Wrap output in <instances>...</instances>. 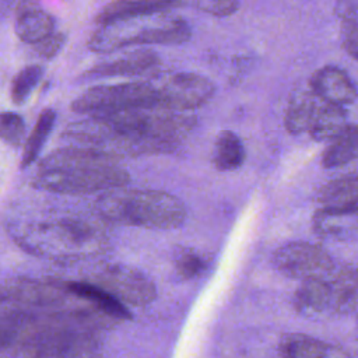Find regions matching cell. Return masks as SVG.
Instances as JSON below:
<instances>
[{
  "label": "cell",
  "mask_w": 358,
  "mask_h": 358,
  "mask_svg": "<svg viewBox=\"0 0 358 358\" xmlns=\"http://www.w3.org/2000/svg\"><path fill=\"white\" fill-rule=\"evenodd\" d=\"M194 123L196 117L186 113L136 109L73 123L64 137L115 157L116 152H159L179 144Z\"/></svg>",
  "instance_id": "cell-1"
},
{
  "label": "cell",
  "mask_w": 358,
  "mask_h": 358,
  "mask_svg": "<svg viewBox=\"0 0 358 358\" xmlns=\"http://www.w3.org/2000/svg\"><path fill=\"white\" fill-rule=\"evenodd\" d=\"M96 208L109 221L148 229L178 228L186 220L182 201L159 190L113 189L98 199Z\"/></svg>",
  "instance_id": "cell-2"
},
{
  "label": "cell",
  "mask_w": 358,
  "mask_h": 358,
  "mask_svg": "<svg viewBox=\"0 0 358 358\" xmlns=\"http://www.w3.org/2000/svg\"><path fill=\"white\" fill-rule=\"evenodd\" d=\"M190 38L186 21L171 15H143L103 25L94 32L88 46L95 52H112L127 45H176Z\"/></svg>",
  "instance_id": "cell-3"
},
{
  "label": "cell",
  "mask_w": 358,
  "mask_h": 358,
  "mask_svg": "<svg viewBox=\"0 0 358 358\" xmlns=\"http://www.w3.org/2000/svg\"><path fill=\"white\" fill-rule=\"evenodd\" d=\"M157 103L155 83L129 81L92 87L71 102V109L77 113L106 116L136 109H157Z\"/></svg>",
  "instance_id": "cell-4"
},
{
  "label": "cell",
  "mask_w": 358,
  "mask_h": 358,
  "mask_svg": "<svg viewBox=\"0 0 358 358\" xmlns=\"http://www.w3.org/2000/svg\"><path fill=\"white\" fill-rule=\"evenodd\" d=\"M130 175L123 168L112 165H88L57 171H41L32 180V186L56 193L83 194L98 190L109 192L124 187Z\"/></svg>",
  "instance_id": "cell-5"
},
{
  "label": "cell",
  "mask_w": 358,
  "mask_h": 358,
  "mask_svg": "<svg viewBox=\"0 0 358 358\" xmlns=\"http://www.w3.org/2000/svg\"><path fill=\"white\" fill-rule=\"evenodd\" d=\"M274 267L284 275L301 281L329 278L334 270L331 256L309 242H289L273 255Z\"/></svg>",
  "instance_id": "cell-6"
},
{
  "label": "cell",
  "mask_w": 358,
  "mask_h": 358,
  "mask_svg": "<svg viewBox=\"0 0 358 358\" xmlns=\"http://www.w3.org/2000/svg\"><path fill=\"white\" fill-rule=\"evenodd\" d=\"M158 94L157 109L178 112L193 110L207 103L215 92L214 84L196 73H175L155 84Z\"/></svg>",
  "instance_id": "cell-7"
},
{
  "label": "cell",
  "mask_w": 358,
  "mask_h": 358,
  "mask_svg": "<svg viewBox=\"0 0 358 358\" xmlns=\"http://www.w3.org/2000/svg\"><path fill=\"white\" fill-rule=\"evenodd\" d=\"M92 284L98 285L126 306L147 305L152 302L157 295L155 285L148 277L136 268L120 264L102 268L95 275Z\"/></svg>",
  "instance_id": "cell-8"
},
{
  "label": "cell",
  "mask_w": 358,
  "mask_h": 358,
  "mask_svg": "<svg viewBox=\"0 0 358 358\" xmlns=\"http://www.w3.org/2000/svg\"><path fill=\"white\" fill-rule=\"evenodd\" d=\"M310 91L320 99L338 106L352 103L358 91L348 74L336 66L316 70L310 78Z\"/></svg>",
  "instance_id": "cell-9"
},
{
  "label": "cell",
  "mask_w": 358,
  "mask_h": 358,
  "mask_svg": "<svg viewBox=\"0 0 358 358\" xmlns=\"http://www.w3.org/2000/svg\"><path fill=\"white\" fill-rule=\"evenodd\" d=\"M281 358H355L347 350L316 337L291 333L278 343Z\"/></svg>",
  "instance_id": "cell-10"
},
{
  "label": "cell",
  "mask_w": 358,
  "mask_h": 358,
  "mask_svg": "<svg viewBox=\"0 0 358 358\" xmlns=\"http://www.w3.org/2000/svg\"><path fill=\"white\" fill-rule=\"evenodd\" d=\"M159 63L158 55L150 49L133 50L122 57L102 62L91 67L85 76L90 77H112V76H140L157 69Z\"/></svg>",
  "instance_id": "cell-11"
},
{
  "label": "cell",
  "mask_w": 358,
  "mask_h": 358,
  "mask_svg": "<svg viewBox=\"0 0 358 358\" xmlns=\"http://www.w3.org/2000/svg\"><path fill=\"white\" fill-rule=\"evenodd\" d=\"M55 21L50 14L41 10L35 3H21L17 8L15 34L27 43H39L53 34Z\"/></svg>",
  "instance_id": "cell-12"
},
{
  "label": "cell",
  "mask_w": 358,
  "mask_h": 358,
  "mask_svg": "<svg viewBox=\"0 0 358 358\" xmlns=\"http://www.w3.org/2000/svg\"><path fill=\"white\" fill-rule=\"evenodd\" d=\"M294 305L305 315L334 313V292L330 278L302 281L294 295Z\"/></svg>",
  "instance_id": "cell-13"
},
{
  "label": "cell",
  "mask_w": 358,
  "mask_h": 358,
  "mask_svg": "<svg viewBox=\"0 0 358 358\" xmlns=\"http://www.w3.org/2000/svg\"><path fill=\"white\" fill-rule=\"evenodd\" d=\"M182 6L179 1H164V0H140V1H113L106 4L96 15L98 24L108 25L117 21L131 20L143 15L159 14L169 8Z\"/></svg>",
  "instance_id": "cell-14"
},
{
  "label": "cell",
  "mask_w": 358,
  "mask_h": 358,
  "mask_svg": "<svg viewBox=\"0 0 358 358\" xmlns=\"http://www.w3.org/2000/svg\"><path fill=\"white\" fill-rule=\"evenodd\" d=\"M320 208L358 213V175H347L326 183L317 193Z\"/></svg>",
  "instance_id": "cell-15"
},
{
  "label": "cell",
  "mask_w": 358,
  "mask_h": 358,
  "mask_svg": "<svg viewBox=\"0 0 358 358\" xmlns=\"http://www.w3.org/2000/svg\"><path fill=\"white\" fill-rule=\"evenodd\" d=\"M63 287L74 296L96 306L99 310H102L105 315L116 322L130 317V312L126 305H123L115 296L90 281H69L64 282Z\"/></svg>",
  "instance_id": "cell-16"
},
{
  "label": "cell",
  "mask_w": 358,
  "mask_h": 358,
  "mask_svg": "<svg viewBox=\"0 0 358 358\" xmlns=\"http://www.w3.org/2000/svg\"><path fill=\"white\" fill-rule=\"evenodd\" d=\"M347 127V116L343 106L319 101L309 127V136L317 141L333 140Z\"/></svg>",
  "instance_id": "cell-17"
},
{
  "label": "cell",
  "mask_w": 358,
  "mask_h": 358,
  "mask_svg": "<svg viewBox=\"0 0 358 358\" xmlns=\"http://www.w3.org/2000/svg\"><path fill=\"white\" fill-rule=\"evenodd\" d=\"M320 98L312 91H299L288 102L284 115L285 129L292 134L308 133Z\"/></svg>",
  "instance_id": "cell-18"
},
{
  "label": "cell",
  "mask_w": 358,
  "mask_h": 358,
  "mask_svg": "<svg viewBox=\"0 0 358 358\" xmlns=\"http://www.w3.org/2000/svg\"><path fill=\"white\" fill-rule=\"evenodd\" d=\"M313 229L320 236L343 238L358 227V213L319 208L313 215Z\"/></svg>",
  "instance_id": "cell-19"
},
{
  "label": "cell",
  "mask_w": 358,
  "mask_h": 358,
  "mask_svg": "<svg viewBox=\"0 0 358 358\" xmlns=\"http://www.w3.org/2000/svg\"><path fill=\"white\" fill-rule=\"evenodd\" d=\"M358 157V126L347 124V127L336 136L322 155L324 168H336L351 162Z\"/></svg>",
  "instance_id": "cell-20"
},
{
  "label": "cell",
  "mask_w": 358,
  "mask_h": 358,
  "mask_svg": "<svg viewBox=\"0 0 358 358\" xmlns=\"http://www.w3.org/2000/svg\"><path fill=\"white\" fill-rule=\"evenodd\" d=\"M245 161V148L238 137L231 130H222L215 138L213 150V162L220 171H235Z\"/></svg>",
  "instance_id": "cell-21"
},
{
  "label": "cell",
  "mask_w": 358,
  "mask_h": 358,
  "mask_svg": "<svg viewBox=\"0 0 358 358\" xmlns=\"http://www.w3.org/2000/svg\"><path fill=\"white\" fill-rule=\"evenodd\" d=\"M56 122V112L53 109H45L36 120L35 127L31 131V136L24 144V151L21 157V168L29 166L39 157L41 150L43 148L53 126Z\"/></svg>",
  "instance_id": "cell-22"
},
{
  "label": "cell",
  "mask_w": 358,
  "mask_h": 358,
  "mask_svg": "<svg viewBox=\"0 0 358 358\" xmlns=\"http://www.w3.org/2000/svg\"><path fill=\"white\" fill-rule=\"evenodd\" d=\"M42 76H43V69L38 64H31L24 67L13 80L11 91H10L11 101L15 105H22L28 99L34 88L38 85Z\"/></svg>",
  "instance_id": "cell-23"
},
{
  "label": "cell",
  "mask_w": 358,
  "mask_h": 358,
  "mask_svg": "<svg viewBox=\"0 0 358 358\" xmlns=\"http://www.w3.org/2000/svg\"><path fill=\"white\" fill-rule=\"evenodd\" d=\"M25 138V122L24 119L13 112L0 113V140L4 143L18 147Z\"/></svg>",
  "instance_id": "cell-24"
},
{
  "label": "cell",
  "mask_w": 358,
  "mask_h": 358,
  "mask_svg": "<svg viewBox=\"0 0 358 358\" xmlns=\"http://www.w3.org/2000/svg\"><path fill=\"white\" fill-rule=\"evenodd\" d=\"M175 267L182 278L190 280L206 270L207 262L201 255L192 249H180L175 255Z\"/></svg>",
  "instance_id": "cell-25"
},
{
  "label": "cell",
  "mask_w": 358,
  "mask_h": 358,
  "mask_svg": "<svg viewBox=\"0 0 358 358\" xmlns=\"http://www.w3.org/2000/svg\"><path fill=\"white\" fill-rule=\"evenodd\" d=\"M194 6L208 14H213L215 17H225V15H231L234 14L238 8H239V3L238 1H229V0H222V1H210V0H204V1H197L194 3Z\"/></svg>",
  "instance_id": "cell-26"
},
{
  "label": "cell",
  "mask_w": 358,
  "mask_h": 358,
  "mask_svg": "<svg viewBox=\"0 0 358 358\" xmlns=\"http://www.w3.org/2000/svg\"><path fill=\"white\" fill-rule=\"evenodd\" d=\"M343 43L345 50L358 60V22L347 20L343 24Z\"/></svg>",
  "instance_id": "cell-27"
},
{
  "label": "cell",
  "mask_w": 358,
  "mask_h": 358,
  "mask_svg": "<svg viewBox=\"0 0 358 358\" xmlns=\"http://www.w3.org/2000/svg\"><path fill=\"white\" fill-rule=\"evenodd\" d=\"M63 42H64V36L63 35L52 34L49 38H46L45 41L36 43L35 46H36L38 52H41L43 56L53 57L60 50V48L63 46Z\"/></svg>",
  "instance_id": "cell-28"
}]
</instances>
